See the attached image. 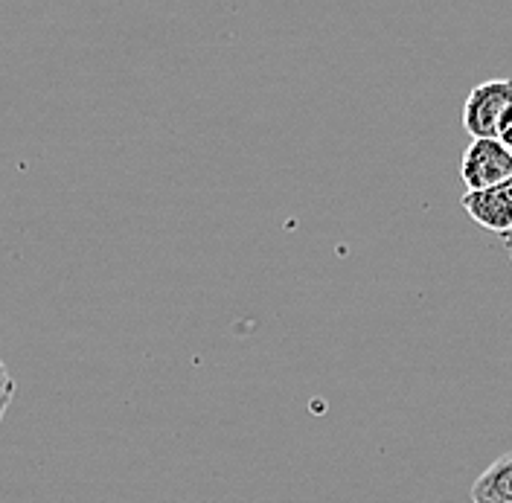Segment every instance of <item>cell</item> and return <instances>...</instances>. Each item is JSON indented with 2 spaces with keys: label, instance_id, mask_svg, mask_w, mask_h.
Wrapping results in <instances>:
<instances>
[{
  "label": "cell",
  "instance_id": "5b68a950",
  "mask_svg": "<svg viewBox=\"0 0 512 503\" xmlns=\"http://www.w3.org/2000/svg\"><path fill=\"white\" fill-rule=\"evenodd\" d=\"M12 396H15V378L9 373V367L0 361V422H3L6 410L12 405Z\"/></svg>",
  "mask_w": 512,
  "mask_h": 503
},
{
  "label": "cell",
  "instance_id": "52a82bcc",
  "mask_svg": "<svg viewBox=\"0 0 512 503\" xmlns=\"http://www.w3.org/2000/svg\"><path fill=\"white\" fill-rule=\"evenodd\" d=\"M504 245H507V251H510V256H512V233L510 236H504Z\"/></svg>",
  "mask_w": 512,
  "mask_h": 503
},
{
  "label": "cell",
  "instance_id": "277c9868",
  "mask_svg": "<svg viewBox=\"0 0 512 503\" xmlns=\"http://www.w3.org/2000/svg\"><path fill=\"white\" fill-rule=\"evenodd\" d=\"M472 503H512V451L480 472L472 483Z\"/></svg>",
  "mask_w": 512,
  "mask_h": 503
},
{
  "label": "cell",
  "instance_id": "6da1fadb",
  "mask_svg": "<svg viewBox=\"0 0 512 503\" xmlns=\"http://www.w3.org/2000/svg\"><path fill=\"white\" fill-rule=\"evenodd\" d=\"M512 108V79H489L463 105V128L472 140H495L501 117Z\"/></svg>",
  "mask_w": 512,
  "mask_h": 503
},
{
  "label": "cell",
  "instance_id": "3957f363",
  "mask_svg": "<svg viewBox=\"0 0 512 503\" xmlns=\"http://www.w3.org/2000/svg\"><path fill=\"white\" fill-rule=\"evenodd\" d=\"M460 204L469 213V219L478 221L489 233H498L501 239L512 233V178L498 187L466 192Z\"/></svg>",
  "mask_w": 512,
  "mask_h": 503
},
{
  "label": "cell",
  "instance_id": "7a4b0ae2",
  "mask_svg": "<svg viewBox=\"0 0 512 503\" xmlns=\"http://www.w3.org/2000/svg\"><path fill=\"white\" fill-rule=\"evenodd\" d=\"M460 178L466 192H478L512 178V152L498 140H472L460 160Z\"/></svg>",
  "mask_w": 512,
  "mask_h": 503
},
{
  "label": "cell",
  "instance_id": "8992f818",
  "mask_svg": "<svg viewBox=\"0 0 512 503\" xmlns=\"http://www.w3.org/2000/svg\"><path fill=\"white\" fill-rule=\"evenodd\" d=\"M495 140L504 146V149H510L512 152V108L501 117V123H498V134H495Z\"/></svg>",
  "mask_w": 512,
  "mask_h": 503
}]
</instances>
